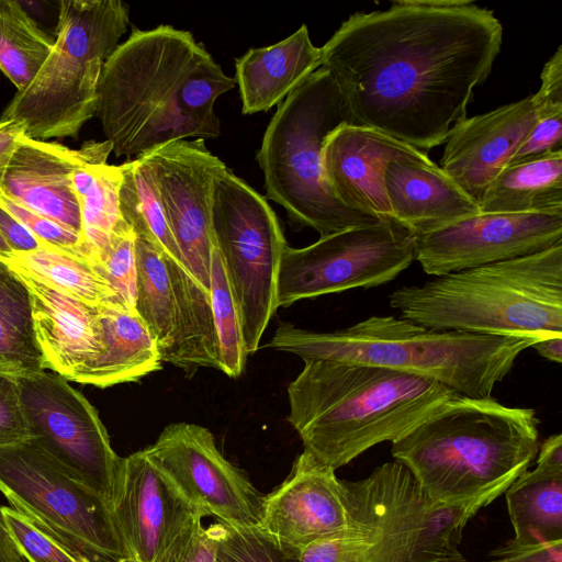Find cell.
<instances>
[{
  "label": "cell",
  "instance_id": "20",
  "mask_svg": "<svg viewBox=\"0 0 562 562\" xmlns=\"http://www.w3.org/2000/svg\"><path fill=\"white\" fill-rule=\"evenodd\" d=\"M395 160L435 164L427 153L356 124H344L334 130L323 147L324 176L334 195L349 207L373 213L383 220H392L384 172Z\"/></svg>",
  "mask_w": 562,
  "mask_h": 562
},
{
  "label": "cell",
  "instance_id": "28",
  "mask_svg": "<svg viewBox=\"0 0 562 562\" xmlns=\"http://www.w3.org/2000/svg\"><path fill=\"white\" fill-rule=\"evenodd\" d=\"M504 494L514 538L538 542L562 540V472L538 467L527 470Z\"/></svg>",
  "mask_w": 562,
  "mask_h": 562
},
{
  "label": "cell",
  "instance_id": "44",
  "mask_svg": "<svg viewBox=\"0 0 562 562\" xmlns=\"http://www.w3.org/2000/svg\"><path fill=\"white\" fill-rule=\"evenodd\" d=\"M540 89L532 94L539 117L562 113V46L544 64Z\"/></svg>",
  "mask_w": 562,
  "mask_h": 562
},
{
  "label": "cell",
  "instance_id": "25",
  "mask_svg": "<svg viewBox=\"0 0 562 562\" xmlns=\"http://www.w3.org/2000/svg\"><path fill=\"white\" fill-rule=\"evenodd\" d=\"M97 316L103 350L71 381L105 389L161 369L157 342L136 311L109 302L97 306Z\"/></svg>",
  "mask_w": 562,
  "mask_h": 562
},
{
  "label": "cell",
  "instance_id": "3",
  "mask_svg": "<svg viewBox=\"0 0 562 562\" xmlns=\"http://www.w3.org/2000/svg\"><path fill=\"white\" fill-rule=\"evenodd\" d=\"M303 361L288 385V422L304 451L334 470L395 441L458 394L435 380L383 367Z\"/></svg>",
  "mask_w": 562,
  "mask_h": 562
},
{
  "label": "cell",
  "instance_id": "19",
  "mask_svg": "<svg viewBox=\"0 0 562 562\" xmlns=\"http://www.w3.org/2000/svg\"><path fill=\"white\" fill-rule=\"evenodd\" d=\"M538 120L532 94L460 120L445 142L441 170L479 205L488 184L509 164Z\"/></svg>",
  "mask_w": 562,
  "mask_h": 562
},
{
  "label": "cell",
  "instance_id": "22",
  "mask_svg": "<svg viewBox=\"0 0 562 562\" xmlns=\"http://www.w3.org/2000/svg\"><path fill=\"white\" fill-rule=\"evenodd\" d=\"M7 265L29 290L44 369L71 381L103 350L97 307L58 292L16 266Z\"/></svg>",
  "mask_w": 562,
  "mask_h": 562
},
{
  "label": "cell",
  "instance_id": "14",
  "mask_svg": "<svg viewBox=\"0 0 562 562\" xmlns=\"http://www.w3.org/2000/svg\"><path fill=\"white\" fill-rule=\"evenodd\" d=\"M139 157L149 168L186 268L210 292L215 245L211 222L213 188L226 165L207 149L203 138L170 142Z\"/></svg>",
  "mask_w": 562,
  "mask_h": 562
},
{
  "label": "cell",
  "instance_id": "31",
  "mask_svg": "<svg viewBox=\"0 0 562 562\" xmlns=\"http://www.w3.org/2000/svg\"><path fill=\"white\" fill-rule=\"evenodd\" d=\"M120 166V210L124 221L136 237L149 243L165 258L184 266L148 166L139 156Z\"/></svg>",
  "mask_w": 562,
  "mask_h": 562
},
{
  "label": "cell",
  "instance_id": "47",
  "mask_svg": "<svg viewBox=\"0 0 562 562\" xmlns=\"http://www.w3.org/2000/svg\"><path fill=\"white\" fill-rule=\"evenodd\" d=\"M536 467L562 472V435L555 434L539 443Z\"/></svg>",
  "mask_w": 562,
  "mask_h": 562
},
{
  "label": "cell",
  "instance_id": "49",
  "mask_svg": "<svg viewBox=\"0 0 562 562\" xmlns=\"http://www.w3.org/2000/svg\"><path fill=\"white\" fill-rule=\"evenodd\" d=\"M543 358L561 363L562 362V337H550L536 341L532 346Z\"/></svg>",
  "mask_w": 562,
  "mask_h": 562
},
{
  "label": "cell",
  "instance_id": "26",
  "mask_svg": "<svg viewBox=\"0 0 562 562\" xmlns=\"http://www.w3.org/2000/svg\"><path fill=\"white\" fill-rule=\"evenodd\" d=\"M87 155L72 173L79 203L82 236L95 263L109 249L114 236L131 231L120 210L121 166L109 165L111 142L87 140Z\"/></svg>",
  "mask_w": 562,
  "mask_h": 562
},
{
  "label": "cell",
  "instance_id": "41",
  "mask_svg": "<svg viewBox=\"0 0 562 562\" xmlns=\"http://www.w3.org/2000/svg\"><path fill=\"white\" fill-rule=\"evenodd\" d=\"M29 439L16 376L0 373V447Z\"/></svg>",
  "mask_w": 562,
  "mask_h": 562
},
{
  "label": "cell",
  "instance_id": "50",
  "mask_svg": "<svg viewBox=\"0 0 562 562\" xmlns=\"http://www.w3.org/2000/svg\"><path fill=\"white\" fill-rule=\"evenodd\" d=\"M14 255L11 247L8 245L5 239L0 233V259H8Z\"/></svg>",
  "mask_w": 562,
  "mask_h": 562
},
{
  "label": "cell",
  "instance_id": "40",
  "mask_svg": "<svg viewBox=\"0 0 562 562\" xmlns=\"http://www.w3.org/2000/svg\"><path fill=\"white\" fill-rule=\"evenodd\" d=\"M216 539L212 525L202 518L188 525L154 562H215Z\"/></svg>",
  "mask_w": 562,
  "mask_h": 562
},
{
  "label": "cell",
  "instance_id": "35",
  "mask_svg": "<svg viewBox=\"0 0 562 562\" xmlns=\"http://www.w3.org/2000/svg\"><path fill=\"white\" fill-rule=\"evenodd\" d=\"M482 508L477 502L438 505L426 502L422 530L409 562H440L460 551L468 522Z\"/></svg>",
  "mask_w": 562,
  "mask_h": 562
},
{
  "label": "cell",
  "instance_id": "43",
  "mask_svg": "<svg viewBox=\"0 0 562 562\" xmlns=\"http://www.w3.org/2000/svg\"><path fill=\"white\" fill-rule=\"evenodd\" d=\"M561 138L562 113L539 117L536 126L512 156L509 164L562 150Z\"/></svg>",
  "mask_w": 562,
  "mask_h": 562
},
{
  "label": "cell",
  "instance_id": "45",
  "mask_svg": "<svg viewBox=\"0 0 562 562\" xmlns=\"http://www.w3.org/2000/svg\"><path fill=\"white\" fill-rule=\"evenodd\" d=\"M0 233L14 254H27L44 244L19 220L0 206Z\"/></svg>",
  "mask_w": 562,
  "mask_h": 562
},
{
  "label": "cell",
  "instance_id": "27",
  "mask_svg": "<svg viewBox=\"0 0 562 562\" xmlns=\"http://www.w3.org/2000/svg\"><path fill=\"white\" fill-rule=\"evenodd\" d=\"M481 213H562V150L507 165L479 202Z\"/></svg>",
  "mask_w": 562,
  "mask_h": 562
},
{
  "label": "cell",
  "instance_id": "34",
  "mask_svg": "<svg viewBox=\"0 0 562 562\" xmlns=\"http://www.w3.org/2000/svg\"><path fill=\"white\" fill-rule=\"evenodd\" d=\"M210 292L220 351V371L232 379L241 375L246 366L241 323L222 258L214 245L211 259Z\"/></svg>",
  "mask_w": 562,
  "mask_h": 562
},
{
  "label": "cell",
  "instance_id": "4",
  "mask_svg": "<svg viewBox=\"0 0 562 562\" xmlns=\"http://www.w3.org/2000/svg\"><path fill=\"white\" fill-rule=\"evenodd\" d=\"M532 408L461 394L392 442L391 454L430 505L494 502L536 459Z\"/></svg>",
  "mask_w": 562,
  "mask_h": 562
},
{
  "label": "cell",
  "instance_id": "37",
  "mask_svg": "<svg viewBox=\"0 0 562 562\" xmlns=\"http://www.w3.org/2000/svg\"><path fill=\"white\" fill-rule=\"evenodd\" d=\"M0 515L10 537L27 562H90L54 533L9 506Z\"/></svg>",
  "mask_w": 562,
  "mask_h": 562
},
{
  "label": "cell",
  "instance_id": "30",
  "mask_svg": "<svg viewBox=\"0 0 562 562\" xmlns=\"http://www.w3.org/2000/svg\"><path fill=\"white\" fill-rule=\"evenodd\" d=\"M87 305L97 307L112 302L116 294L94 262L75 257L48 245L27 254L0 259Z\"/></svg>",
  "mask_w": 562,
  "mask_h": 562
},
{
  "label": "cell",
  "instance_id": "11",
  "mask_svg": "<svg viewBox=\"0 0 562 562\" xmlns=\"http://www.w3.org/2000/svg\"><path fill=\"white\" fill-rule=\"evenodd\" d=\"M344 484L347 526L305 548L297 562H409L426 507L411 472L394 460Z\"/></svg>",
  "mask_w": 562,
  "mask_h": 562
},
{
  "label": "cell",
  "instance_id": "36",
  "mask_svg": "<svg viewBox=\"0 0 562 562\" xmlns=\"http://www.w3.org/2000/svg\"><path fill=\"white\" fill-rule=\"evenodd\" d=\"M215 562H297L296 553L280 544L261 527H236L221 521L212 525Z\"/></svg>",
  "mask_w": 562,
  "mask_h": 562
},
{
  "label": "cell",
  "instance_id": "6",
  "mask_svg": "<svg viewBox=\"0 0 562 562\" xmlns=\"http://www.w3.org/2000/svg\"><path fill=\"white\" fill-rule=\"evenodd\" d=\"M389 303L400 317L429 329L536 341L562 337V243L401 286Z\"/></svg>",
  "mask_w": 562,
  "mask_h": 562
},
{
  "label": "cell",
  "instance_id": "23",
  "mask_svg": "<svg viewBox=\"0 0 562 562\" xmlns=\"http://www.w3.org/2000/svg\"><path fill=\"white\" fill-rule=\"evenodd\" d=\"M384 189L392 220L413 236L481 213L477 203L436 164L392 161L384 172Z\"/></svg>",
  "mask_w": 562,
  "mask_h": 562
},
{
  "label": "cell",
  "instance_id": "18",
  "mask_svg": "<svg viewBox=\"0 0 562 562\" xmlns=\"http://www.w3.org/2000/svg\"><path fill=\"white\" fill-rule=\"evenodd\" d=\"M335 471L303 450L288 477L265 495L259 527L296 553L341 531L347 526L346 488Z\"/></svg>",
  "mask_w": 562,
  "mask_h": 562
},
{
  "label": "cell",
  "instance_id": "13",
  "mask_svg": "<svg viewBox=\"0 0 562 562\" xmlns=\"http://www.w3.org/2000/svg\"><path fill=\"white\" fill-rule=\"evenodd\" d=\"M30 441L112 508L123 458L95 407L68 380L46 370L16 376Z\"/></svg>",
  "mask_w": 562,
  "mask_h": 562
},
{
  "label": "cell",
  "instance_id": "7",
  "mask_svg": "<svg viewBox=\"0 0 562 562\" xmlns=\"http://www.w3.org/2000/svg\"><path fill=\"white\" fill-rule=\"evenodd\" d=\"M344 124L355 123L333 78L319 67L278 106L257 153L266 199L281 205L294 225L321 237L384 221L341 203L325 180L323 147Z\"/></svg>",
  "mask_w": 562,
  "mask_h": 562
},
{
  "label": "cell",
  "instance_id": "12",
  "mask_svg": "<svg viewBox=\"0 0 562 562\" xmlns=\"http://www.w3.org/2000/svg\"><path fill=\"white\" fill-rule=\"evenodd\" d=\"M414 258V236L400 223L384 220L319 237L303 247H285L281 258L277 305L394 280Z\"/></svg>",
  "mask_w": 562,
  "mask_h": 562
},
{
  "label": "cell",
  "instance_id": "8",
  "mask_svg": "<svg viewBox=\"0 0 562 562\" xmlns=\"http://www.w3.org/2000/svg\"><path fill=\"white\" fill-rule=\"evenodd\" d=\"M128 13L121 0H61L50 55L0 122L23 123L34 139L76 138L95 115L102 68L127 31Z\"/></svg>",
  "mask_w": 562,
  "mask_h": 562
},
{
  "label": "cell",
  "instance_id": "38",
  "mask_svg": "<svg viewBox=\"0 0 562 562\" xmlns=\"http://www.w3.org/2000/svg\"><path fill=\"white\" fill-rule=\"evenodd\" d=\"M95 265L113 288L116 303L135 311L137 270L133 231L114 236L109 249Z\"/></svg>",
  "mask_w": 562,
  "mask_h": 562
},
{
  "label": "cell",
  "instance_id": "33",
  "mask_svg": "<svg viewBox=\"0 0 562 562\" xmlns=\"http://www.w3.org/2000/svg\"><path fill=\"white\" fill-rule=\"evenodd\" d=\"M49 37L15 0H0V70L22 91L50 55Z\"/></svg>",
  "mask_w": 562,
  "mask_h": 562
},
{
  "label": "cell",
  "instance_id": "39",
  "mask_svg": "<svg viewBox=\"0 0 562 562\" xmlns=\"http://www.w3.org/2000/svg\"><path fill=\"white\" fill-rule=\"evenodd\" d=\"M0 206L24 224L43 244L95 263L90 247L79 233L23 207L2 193Z\"/></svg>",
  "mask_w": 562,
  "mask_h": 562
},
{
  "label": "cell",
  "instance_id": "51",
  "mask_svg": "<svg viewBox=\"0 0 562 562\" xmlns=\"http://www.w3.org/2000/svg\"><path fill=\"white\" fill-rule=\"evenodd\" d=\"M440 562H469V561L463 557V554L460 551H458L454 554H452L451 557L446 558L445 560H442Z\"/></svg>",
  "mask_w": 562,
  "mask_h": 562
},
{
  "label": "cell",
  "instance_id": "29",
  "mask_svg": "<svg viewBox=\"0 0 562 562\" xmlns=\"http://www.w3.org/2000/svg\"><path fill=\"white\" fill-rule=\"evenodd\" d=\"M43 370L29 290L0 260V373L20 376Z\"/></svg>",
  "mask_w": 562,
  "mask_h": 562
},
{
  "label": "cell",
  "instance_id": "24",
  "mask_svg": "<svg viewBox=\"0 0 562 562\" xmlns=\"http://www.w3.org/2000/svg\"><path fill=\"white\" fill-rule=\"evenodd\" d=\"M321 66V47L305 24L276 44L248 49L235 60L243 113L267 112Z\"/></svg>",
  "mask_w": 562,
  "mask_h": 562
},
{
  "label": "cell",
  "instance_id": "48",
  "mask_svg": "<svg viewBox=\"0 0 562 562\" xmlns=\"http://www.w3.org/2000/svg\"><path fill=\"white\" fill-rule=\"evenodd\" d=\"M0 562H27L18 550L0 515Z\"/></svg>",
  "mask_w": 562,
  "mask_h": 562
},
{
  "label": "cell",
  "instance_id": "21",
  "mask_svg": "<svg viewBox=\"0 0 562 562\" xmlns=\"http://www.w3.org/2000/svg\"><path fill=\"white\" fill-rule=\"evenodd\" d=\"M87 142L70 149L58 142L20 139L5 170L1 193L27 210L82 235L72 173L87 155Z\"/></svg>",
  "mask_w": 562,
  "mask_h": 562
},
{
  "label": "cell",
  "instance_id": "2",
  "mask_svg": "<svg viewBox=\"0 0 562 562\" xmlns=\"http://www.w3.org/2000/svg\"><path fill=\"white\" fill-rule=\"evenodd\" d=\"M235 86L190 32L133 27L103 65L95 116L116 157H137L175 140L217 137L214 103Z\"/></svg>",
  "mask_w": 562,
  "mask_h": 562
},
{
  "label": "cell",
  "instance_id": "32",
  "mask_svg": "<svg viewBox=\"0 0 562 562\" xmlns=\"http://www.w3.org/2000/svg\"><path fill=\"white\" fill-rule=\"evenodd\" d=\"M137 295L135 311L154 336L162 362H167L176 335V306L162 255L135 236Z\"/></svg>",
  "mask_w": 562,
  "mask_h": 562
},
{
  "label": "cell",
  "instance_id": "15",
  "mask_svg": "<svg viewBox=\"0 0 562 562\" xmlns=\"http://www.w3.org/2000/svg\"><path fill=\"white\" fill-rule=\"evenodd\" d=\"M193 504L236 527L260 526L262 495L218 450L213 434L192 423H173L144 449Z\"/></svg>",
  "mask_w": 562,
  "mask_h": 562
},
{
  "label": "cell",
  "instance_id": "42",
  "mask_svg": "<svg viewBox=\"0 0 562 562\" xmlns=\"http://www.w3.org/2000/svg\"><path fill=\"white\" fill-rule=\"evenodd\" d=\"M487 562H562V540L538 542L513 537L491 550Z\"/></svg>",
  "mask_w": 562,
  "mask_h": 562
},
{
  "label": "cell",
  "instance_id": "1",
  "mask_svg": "<svg viewBox=\"0 0 562 562\" xmlns=\"http://www.w3.org/2000/svg\"><path fill=\"white\" fill-rule=\"evenodd\" d=\"M503 26L472 0L428 8L393 0L356 12L321 47L356 125L427 151L467 117L474 88L490 76Z\"/></svg>",
  "mask_w": 562,
  "mask_h": 562
},
{
  "label": "cell",
  "instance_id": "46",
  "mask_svg": "<svg viewBox=\"0 0 562 562\" xmlns=\"http://www.w3.org/2000/svg\"><path fill=\"white\" fill-rule=\"evenodd\" d=\"M24 135L25 126L23 123L14 120L0 122V193L8 165Z\"/></svg>",
  "mask_w": 562,
  "mask_h": 562
},
{
  "label": "cell",
  "instance_id": "10",
  "mask_svg": "<svg viewBox=\"0 0 562 562\" xmlns=\"http://www.w3.org/2000/svg\"><path fill=\"white\" fill-rule=\"evenodd\" d=\"M0 492L90 562H132L110 505L30 440L0 447Z\"/></svg>",
  "mask_w": 562,
  "mask_h": 562
},
{
  "label": "cell",
  "instance_id": "9",
  "mask_svg": "<svg viewBox=\"0 0 562 562\" xmlns=\"http://www.w3.org/2000/svg\"><path fill=\"white\" fill-rule=\"evenodd\" d=\"M211 222L251 355L278 310V276L288 244L267 199L227 168L214 181Z\"/></svg>",
  "mask_w": 562,
  "mask_h": 562
},
{
  "label": "cell",
  "instance_id": "16",
  "mask_svg": "<svg viewBox=\"0 0 562 562\" xmlns=\"http://www.w3.org/2000/svg\"><path fill=\"white\" fill-rule=\"evenodd\" d=\"M562 243V213H479L414 236V258L439 277L540 252Z\"/></svg>",
  "mask_w": 562,
  "mask_h": 562
},
{
  "label": "cell",
  "instance_id": "5",
  "mask_svg": "<svg viewBox=\"0 0 562 562\" xmlns=\"http://www.w3.org/2000/svg\"><path fill=\"white\" fill-rule=\"evenodd\" d=\"M535 339L423 327L402 317L371 316L334 331L281 323L267 347L304 359L383 367L435 380L458 394L492 397Z\"/></svg>",
  "mask_w": 562,
  "mask_h": 562
},
{
  "label": "cell",
  "instance_id": "17",
  "mask_svg": "<svg viewBox=\"0 0 562 562\" xmlns=\"http://www.w3.org/2000/svg\"><path fill=\"white\" fill-rule=\"evenodd\" d=\"M111 509L132 562H154L188 525L209 516L183 495L145 450L123 458Z\"/></svg>",
  "mask_w": 562,
  "mask_h": 562
}]
</instances>
